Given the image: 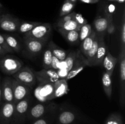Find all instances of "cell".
Segmentation results:
<instances>
[{
  "label": "cell",
  "instance_id": "obj_9",
  "mask_svg": "<svg viewBox=\"0 0 125 124\" xmlns=\"http://www.w3.org/2000/svg\"><path fill=\"white\" fill-rule=\"evenodd\" d=\"M13 102L17 103L31 96V88L13 79Z\"/></svg>",
  "mask_w": 125,
  "mask_h": 124
},
{
  "label": "cell",
  "instance_id": "obj_29",
  "mask_svg": "<svg viewBox=\"0 0 125 124\" xmlns=\"http://www.w3.org/2000/svg\"><path fill=\"white\" fill-rule=\"evenodd\" d=\"M74 6H75V3H73L67 0H65L60 10V17H63L71 13Z\"/></svg>",
  "mask_w": 125,
  "mask_h": 124
},
{
  "label": "cell",
  "instance_id": "obj_45",
  "mask_svg": "<svg viewBox=\"0 0 125 124\" xmlns=\"http://www.w3.org/2000/svg\"><path fill=\"white\" fill-rule=\"evenodd\" d=\"M115 1H117L119 2H124L125 0H115Z\"/></svg>",
  "mask_w": 125,
  "mask_h": 124
},
{
  "label": "cell",
  "instance_id": "obj_34",
  "mask_svg": "<svg viewBox=\"0 0 125 124\" xmlns=\"http://www.w3.org/2000/svg\"><path fill=\"white\" fill-rule=\"evenodd\" d=\"M56 112L49 113V114L45 115V116L37 119L35 121L33 122L32 124H51V121L52 120V118L56 114Z\"/></svg>",
  "mask_w": 125,
  "mask_h": 124
},
{
  "label": "cell",
  "instance_id": "obj_23",
  "mask_svg": "<svg viewBox=\"0 0 125 124\" xmlns=\"http://www.w3.org/2000/svg\"><path fill=\"white\" fill-rule=\"evenodd\" d=\"M98 47V35H96L92 46L87 52L86 55L84 56L87 63V66H92V63L97 52Z\"/></svg>",
  "mask_w": 125,
  "mask_h": 124
},
{
  "label": "cell",
  "instance_id": "obj_48",
  "mask_svg": "<svg viewBox=\"0 0 125 124\" xmlns=\"http://www.w3.org/2000/svg\"><path fill=\"white\" fill-rule=\"evenodd\" d=\"M1 15H0V21H1Z\"/></svg>",
  "mask_w": 125,
  "mask_h": 124
},
{
  "label": "cell",
  "instance_id": "obj_8",
  "mask_svg": "<svg viewBox=\"0 0 125 124\" xmlns=\"http://www.w3.org/2000/svg\"><path fill=\"white\" fill-rule=\"evenodd\" d=\"M86 66H87V63L85 57L83 55L80 50H78L76 51V56L75 60L73 63V66L71 70L68 72V75L65 79L68 80L74 78Z\"/></svg>",
  "mask_w": 125,
  "mask_h": 124
},
{
  "label": "cell",
  "instance_id": "obj_46",
  "mask_svg": "<svg viewBox=\"0 0 125 124\" xmlns=\"http://www.w3.org/2000/svg\"><path fill=\"white\" fill-rule=\"evenodd\" d=\"M2 7H3V6H2V4H1V2H0V9L2 8Z\"/></svg>",
  "mask_w": 125,
  "mask_h": 124
},
{
  "label": "cell",
  "instance_id": "obj_38",
  "mask_svg": "<svg viewBox=\"0 0 125 124\" xmlns=\"http://www.w3.org/2000/svg\"><path fill=\"white\" fill-rule=\"evenodd\" d=\"M60 62H61V60H59L58 58H57L56 57H54V56L53 55V57H52V62H51V63L50 69H53V70H55V71L58 70Z\"/></svg>",
  "mask_w": 125,
  "mask_h": 124
},
{
  "label": "cell",
  "instance_id": "obj_4",
  "mask_svg": "<svg viewBox=\"0 0 125 124\" xmlns=\"http://www.w3.org/2000/svg\"><path fill=\"white\" fill-rule=\"evenodd\" d=\"M52 28L50 23H40L31 30L24 34V38H31L47 41L51 35Z\"/></svg>",
  "mask_w": 125,
  "mask_h": 124
},
{
  "label": "cell",
  "instance_id": "obj_35",
  "mask_svg": "<svg viewBox=\"0 0 125 124\" xmlns=\"http://www.w3.org/2000/svg\"><path fill=\"white\" fill-rule=\"evenodd\" d=\"M73 19L79 24V26H82L83 25H84L85 24H87V21L83 17L81 14L80 13H75L74 15V18Z\"/></svg>",
  "mask_w": 125,
  "mask_h": 124
},
{
  "label": "cell",
  "instance_id": "obj_19",
  "mask_svg": "<svg viewBox=\"0 0 125 124\" xmlns=\"http://www.w3.org/2000/svg\"><path fill=\"white\" fill-rule=\"evenodd\" d=\"M107 19L106 17H98L94 20V25L97 35H104L107 28Z\"/></svg>",
  "mask_w": 125,
  "mask_h": 124
},
{
  "label": "cell",
  "instance_id": "obj_16",
  "mask_svg": "<svg viewBox=\"0 0 125 124\" xmlns=\"http://www.w3.org/2000/svg\"><path fill=\"white\" fill-rule=\"evenodd\" d=\"M26 49L32 54H37L46 44V41L31 38H24Z\"/></svg>",
  "mask_w": 125,
  "mask_h": 124
},
{
  "label": "cell",
  "instance_id": "obj_1",
  "mask_svg": "<svg viewBox=\"0 0 125 124\" xmlns=\"http://www.w3.org/2000/svg\"><path fill=\"white\" fill-rule=\"evenodd\" d=\"M56 109L57 105L55 103L50 102L45 103L39 102L34 106H31L27 114L26 120L34 122L49 113L56 112Z\"/></svg>",
  "mask_w": 125,
  "mask_h": 124
},
{
  "label": "cell",
  "instance_id": "obj_24",
  "mask_svg": "<svg viewBox=\"0 0 125 124\" xmlns=\"http://www.w3.org/2000/svg\"><path fill=\"white\" fill-rule=\"evenodd\" d=\"M48 47L51 50L52 55L59 60L62 61L65 59L67 53L63 49L60 48L53 41H50L48 44Z\"/></svg>",
  "mask_w": 125,
  "mask_h": 124
},
{
  "label": "cell",
  "instance_id": "obj_26",
  "mask_svg": "<svg viewBox=\"0 0 125 124\" xmlns=\"http://www.w3.org/2000/svg\"><path fill=\"white\" fill-rule=\"evenodd\" d=\"M3 36L4 37L5 40H6L7 45L9 46V47L12 51H15V52H18L20 50V44L18 40L14 36L8 35V34H4Z\"/></svg>",
  "mask_w": 125,
  "mask_h": 124
},
{
  "label": "cell",
  "instance_id": "obj_41",
  "mask_svg": "<svg viewBox=\"0 0 125 124\" xmlns=\"http://www.w3.org/2000/svg\"><path fill=\"white\" fill-rule=\"evenodd\" d=\"M81 2L86 4H95L99 2L100 0H79Z\"/></svg>",
  "mask_w": 125,
  "mask_h": 124
},
{
  "label": "cell",
  "instance_id": "obj_11",
  "mask_svg": "<svg viewBox=\"0 0 125 124\" xmlns=\"http://www.w3.org/2000/svg\"><path fill=\"white\" fill-rule=\"evenodd\" d=\"M15 103L4 102L0 106V124H11Z\"/></svg>",
  "mask_w": 125,
  "mask_h": 124
},
{
  "label": "cell",
  "instance_id": "obj_14",
  "mask_svg": "<svg viewBox=\"0 0 125 124\" xmlns=\"http://www.w3.org/2000/svg\"><path fill=\"white\" fill-rule=\"evenodd\" d=\"M2 99L4 102H13V79L10 77H6L4 80L2 85Z\"/></svg>",
  "mask_w": 125,
  "mask_h": 124
},
{
  "label": "cell",
  "instance_id": "obj_25",
  "mask_svg": "<svg viewBox=\"0 0 125 124\" xmlns=\"http://www.w3.org/2000/svg\"><path fill=\"white\" fill-rule=\"evenodd\" d=\"M57 27L58 28H61L66 30H76L79 31L81 26H79L74 19L67 21L65 22H57Z\"/></svg>",
  "mask_w": 125,
  "mask_h": 124
},
{
  "label": "cell",
  "instance_id": "obj_31",
  "mask_svg": "<svg viewBox=\"0 0 125 124\" xmlns=\"http://www.w3.org/2000/svg\"><path fill=\"white\" fill-rule=\"evenodd\" d=\"M105 124H123L122 115L119 113H112L106 119Z\"/></svg>",
  "mask_w": 125,
  "mask_h": 124
},
{
  "label": "cell",
  "instance_id": "obj_32",
  "mask_svg": "<svg viewBox=\"0 0 125 124\" xmlns=\"http://www.w3.org/2000/svg\"><path fill=\"white\" fill-rule=\"evenodd\" d=\"M76 56V51H71L69 53H67V57L64 60L66 65H67V69L68 72L72 68L73 63L75 60Z\"/></svg>",
  "mask_w": 125,
  "mask_h": 124
},
{
  "label": "cell",
  "instance_id": "obj_7",
  "mask_svg": "<svg viewBox=\"0 0 125 124\" xmlns=\"http://www.w3.org/2000/svg\"><path fill=\"white\" fill-rule=\"evenodd\" d=\"M120 61V103L122 107L125 105V46H122L119 55Z\"/></svg>",
  "mask_w": 125,
  "mask_h": 124
},
{
  "label": "cell",
  "instance_id": "obj_17",
  "mask_svg": "<svg viewBox=\"0 0 125 124\" xmlns=\"http://www.w3.org/2000/svg\"><path fill=\"white\" fill-rule=\"evenodd\" d=\"M54 97L59 98L68 94L69 91L67 80L65 79H59L54 83Z\"/></svg>",
  "mask_w": 125,
  "mask_h": 124
},
{
  "label": "cell",
  "instance_id": "obj_12",
  "mask_svg": "<svg viewBox=\"0 0 125 124\" xmlns=\"http://www.w3.org/2000/svg\"><path fill=\"white\" fill-rule=\"evenodd\" d=\"M37 81L54 83L59 79L57 71L51 69H43L39 71H34Z\"/></svg>",
  "mask_w": 125,
  "mask_h": 124
},
{
  "label": "cell",
  "instance_id": "obj_39",
  "mask_svg": "<svg viewBox=\"0 0 125 124\" xmlns=\"http://www.w3.org/2000/svg\"><path fill=\"white\" fill-rule=\"evenodd\" d=\"M57 72L59 79H66L68 75V71L67 69H61L57 70Z\"/></svg>",
  "mask_w": 125,
  "mask_h": 124
},
{
  "label": "cell",
  "instance_id": "obj_28",
  "mask_svg": "<svg viewBox=\"0 0 125 124\" xmlns=\"http://www.w3.org/2000/svg\"><path fill=\"white\" fill-rule=\"evenodd\" d=\"M52 55L51 50L47 47L43 53V66L44 69H50L51 63L52 60Z\"/></svg>",
  "mask_w": 125,
  "mask_h": 124
},
{
  "label": "cell",
  "instance_id": "obj_22",
  "mask_svg": "<svg viewBox=\"0 0 125 124\" xmlns=\"http://www.w3.org/2000/svg\"><path fill=\"white\" fill-rule=\"evenodd\" d=\"M58 31L70 43H76L79 41V32L76 30H66L58 28Z\"/></svg>",
  "mask_w": 125,
  "mask_h": 124
},
{
  "label": "cell",
  "instance_id": "obj_40",
  "mask_svg": "<svg viewBox=\"0 0 125 124\" xmlns=\"http://www.w3.org/2000/svg\"><path fill=\"white\" fill-rule=\"evenodd\" d=\"M74 14H75V12H71V13H70L69 14L63 16V17H62V18H61L59 21L65 22V21H67L71 20V19H73Z\"/></svg>",
  "mask_w": 125,
  "mask_h": 124
},
{
  "label": "cell",
  "instance_id": "obj_21",
  "mask_svg": "<svg viewBox=\"0 0 125 124\" xmlns=\"http://www.w3.org/2000/svg\"><path fill=\"white\" fill-rule=\"evenodd\" d=\"M96 35L97 34H96L95 30H92V32L90 34V35L89 36H87L86 38L84 39L83 41H82L81 44L80 46V49L79 50H80V51L84 56L86 55L87 52L89 51V49L92 46Z\"/></svg>",
  "mask_w": 125,
  "mask_h": 124
},
{
  "label": "cell",
  "instance_id": "obj_27",
  "mask_svg": "<svg viewBox=\"0 0 125 124\" xmlns=\"http://www.w3.org/2000/svg\"><path fill=\"white\" fill-rule=\"evenodd\" d=\"M40 23V22L36 21H23L20 23L18 30L21 34H24L31 30Z\"/></svg>",
  "mask_w": 125,
  "mask_h": 124
},
{
  "label": "cell",
  "instance_id": "obj_30",
  "mask_svg": "<svg viewBox=\"0 0 125 124\" xmlns=\"http://www.w3.org/2000/svg\"><path fill=\"white\" fill-rule=\"evenodd\" d=\"M92 30V26L88 23L82 26L79 31V40H80L81 41H83L84 39L90 35Z\"/></svg>",
  "mask_w": 125,
  "mask_h": 124
},
{
  "label": "cell",
  "instance_id": "obj_36",
  "mask_svg": "<svg viewBox=\"0 0 125 124\" xmlns=\"http://www.w3.org/2000/svg\"><path fill=\"white\" fill-rule=\"evenodd\" d=\"M0 46L3 47L4 49L8 53V52H12L13 51L9 47V46L7 45L4 37L2 35L0 34Z\"/></svg>",
  "mask_w": 125,
  "mask_h": 124
},
{
  "label": "cell",
  "instance_id": "obj_44",
  "mask_svg": "<svg viewBox=\"0 0 125 124\" xmlns=\"http://www.w3.org/2000/svg\"><path fill=\"white\" fill-rule=\"evenodd\" d=\"M67 1H70V2H73V3H75V2L77 1V0H67Z\"/></svg>",
  "mask_w": 125,
  "mask_h": 124
},
{
  "label": "cell",
  "instance_id": "obj_18",
  "mask_svg": "<svg viewBox=\"0 0 125 124\" xmlns=\"http://www.w3.org/2000/svg\"><path fill=\"white\" fill-rule=\"evenodd\" d=\"M117 62H118V59L116 57H114L111 52L107 51L103 61V64L106 72L112 75Z\"/></svg>",
  "mask_w": 125,
  "mask_h": 124
},
{
  "label": "cell",
  "instance_id": "obj_43",
  "mask_svg": "<svg viewBox=\"0 0 125 124\" xmlns=\"http://www.w3.org/2000/svg\"><path fill=\"white\" fill-rule=\"evenodd\" d=\"M2 100V89H1V85H0V103Z\"/></svg>",
  "mask_w": 125,
  "mask_h": 124
},
{
  "label": "cell",
  "instance_id": "obj_15",
  "mask_svg": "<svg viewBox=\"0 0 125 124\" xmlns=\"http://www.w3.org/2000/svg\"><path fill=\"white\" fill-rule=\"evenodd\" d=\"M107 52V48L104 40V35L98 36V47L97 52L92 63L94 66H99L103 64V61Z\"/></svg>",
  "mask_w": 125,
  "mask_h": 124
},
{
  "label": "cell",
  "instance_id": "obj_37",
  "mask_svg": "<svg viewBox=\"0 0 125 124\" xmlns=\"http://www.w3.org/2000/svg\"><path fill=\"white\" fill-rule=\"evenodd\" d=\"M121 41H122V46H125V12H123V19H122V34H121Z\"/></svg>",
  "mask_w": 125,
  "mask_h": 124
},
{
  "label": "cell",
  "instance_id": "obj_20",
  "mask_svg": "<svg viewBox=\"0 0 125 124\" xmlns=\"http://www.w3.org/2000/svg\"><path fill=\"white\" fill-rule=\"evenodd\" d=\"M112 75L105 71L103 74L102 84L104 91L107 97L111 98L112 93Z\"/></svg>",
  "mask_w": 125,
  "mask_h": 124
},
{
  "label": "cell",
  "instance_id": "obj_5",
  "mask_svg": "<svg viewBox=\"0 0 125 124\" xmlns=\"http://www.w3.org/2000/svg\"><path fill=\"white\" fill-rule=\"evenodd\" d=\"M23 63L15 57L6 56L0 60V69L7 75H12L23 67Z\"/></svg>",
  "mask_w": 125,
  "mask_h": 124
},
{
  "label": "cell",
  "instance_id": "obj_2",
  "mask_svg": "<svg viewBox=\"0 0 125 124\" xmlns=\"http://www.w3.org/2000/svg\"><path fill=\"white\" fill-rule=\"evenodd\" d=\"M54 83L40 82L34 91V96L40 103L50 102L54 99Z\"/></svg>",
  "mask_w": 125,
  "mask_h": 124
},
{
  "label": "cell",
  "instance_id": "obj_13",
  "mask_svg": "<svg viewBox=\"0 0 125 124\" xmlns=\"http://www.w3.org/2000/svg\"><path fill=\"white\" fill-rule=\"evenodd\" d=\"M77 119L76 112L70 109H62L57 114V124H73Z\"/></svg>",
  "mask_w": 125,
  "mask_h": 124
},
{
  "label": "cell",
  "instance_id": "obj_42",
  "mask_svg": "<svg viewBox=\"0 0 125 124\" xmlns=\"http://www.w3.org/2000/svg\"><path fill=\"white\" fill-rule=\"evenodd\" d=\"M7 53V52L4 49L3 47H2V46H0V55H4Z\"/></svg>",
  "mask_w": 125,
  "mask_h": 124
},
{
  "label": "cell",
  "instance_id": "obj_3",
  "mask_svg": "<svg viewBox=\"0 0 125 124\" xmlns=\"http://www.w3.org/2000/svg\"><path fill=\"white\" fill-rule=\"evenodd\" d=\"M31 106V96L15 103L11 124H23L26 120L27 114Z\"/></svg>",
  "mask_w": 125,
  "mask_h": 124
},
{
  "label": "cell",
  "instance_id": "obj_49",
  "mask_svg": "<svg viewBox=\"0 0 125 124\" xmlns=\"http://www.w3.org/2000/svg\"><path fill=\"white\" fill-rule=\"evenodd\" d=\"M1 9H0V13H1Z\"/></svg>",
  "mask_w": 125,
  "mask_h": 124
},
{
  "label": "cell",
  "instance_id": "obj_10",
  "mask_svg": "<svg viewBox=\"0 0 125 124\" xmlns=\"http://www.w3.org/2000/svg\"><path fill=\"white\" fill-rule=\"evenodd\" d=\"M20 24V20L10 14L1 15L0 21V28L6 32H16L18 30Z\"/></svg>",
  "mask_w": 125,
  "mask_h": 124
},
{
  "label": "cell",
  "instance_id": "obj_33",
  "mask_svg": "<svg viewBox=\"0 0 125 124\" xmlns=\"http://www.w3.org/2000/svg\"><path fill=\"white\" fill-rule=\"evenodd\" d=\"M106 18L107 19V28L106 32L108 34H113L115 30V26L113 21V16H112V12H108L106 11Z\"/></svg>",
  "mask_w": 125,
  "mask_h": 124
},
{
  "label": "cell",
  "instance_id": "obj_6",
  "mask_svg": "<svg viewBox=\"0 0 125 124\" xmlns=\"http://www.w3.org/2000/svg\"><path fill=\"white\" fill-rule=\"evenodd\" d=\"M12 76L13 79L27 85L31 88L35 86L37 83L34 71L28 67H22Z\"/></svg>",
  "mask_w": 125,
  "mask_h": 124
},
{
  "label": "cell",
  "instance_id": "obj_47",
  "mask_svg": "<svg viewBox=\"0 0 125 124\" xmlns=\"http://www.w3.org/2000/svg\"><path fill=\"white\" fill-rule=\"evenodd\" d=\"M109 1H115V0H109Z\"/></svg>",
  "mask_w": 125,
  "mask_h": 124
}]
</instances>
